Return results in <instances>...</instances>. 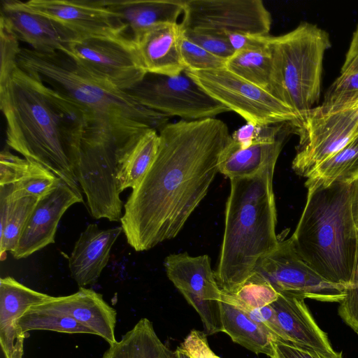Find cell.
<instances>
[{"label":"cell","instance_id":"21","mask_svg":"<svg viewBox=\"0 0 358 358\" xmlns=\"http://www.w3.org/2000/svg\"><path fill=\"white\" fill-rule=\"evenodd\" d=\"M122 231V227L100 229L96 224H90L80 234L69 258L71 277L80 287L97 281Z\"/></svg>","mask_w":358,"mask_h":358},{"label":"cell","instance_id":"14","mask_svg":"<svg viewBox=\"0 0 358 358\" xmlns=\"http://www.w3.org/2000/svg\"><path fill=\"white\" fill-rule=\"evenodd\" d=\"M24 4L80 37L129 36L119 15L108 9L103 0H30L24 1Z\"/></svg>","mask_w":358,"mask_h":358},{"label":"cell","instance_id":"31","mask_svg":"<svg viewBox=\"0 0 358 358\" xmlns=\"http://www.w3.org/2000/svg\"><path fill=\"white\" fill-rule=\"evenodd\" d=\"M279 292L261 275L254 272L238 289L232 292L222 291V301L241 310L261 308L272 303Z\"/></svg>","mask_w":358,"mask_h":358},{"label":"cell","instance_id":"46","mask_svg":"<svg viewBox=\"0 0 358 358\" xmlns=\"http://www.w3.org/2000/svg\"><path fill=\"white\" fill-rule=\"evenodd\" d=\"M171 354H172V352H171ZM171 355H170V357L169 358H171Z\"/></svg>","mask_w":358,"mask_h":358},{"label":"cell","instance_id":"41","mask_svg":"<svg viewBox=\"0 0 358 358\" xmlns=\"http://www.w3.org/2000/svg\"><path fill=\"white\" fill-rule=\"evenodd\" d=\"M243 311L254 321L265 328L275 340L287 342V339L278 324L275 310L271 304Z\"/></svg>","mask_w":358,"mask_h":358},{"label":"cell","instance_id":"39","mask_svg":"<svg viewBox=\"0 0 358 358\" xmlns=\"http://www.w3.org/2000/svg\"><path fill=\"white\" fill-rule=\"evenodd\" d=\"M182 31L189 41L215 56L227 60L235 53L227 37L193 31Z\"/></svg>","mask_w":358,"mask_h":358},{"label":"cell","instance_id":"29","mask_svg":"<svg viewBox=\"0 0 358 358\" xmlns=\"http://www.w3.org/2000/svg\"><path fill=\"white\" fill-rule=\"evenodd\" d=\"M358 178V135L341 150L321 164L307 178L308 190L327 187L335 181L351 183Z\"/></svg>","mask_w":358,"mask_h":358},{"label":"cell","instance_id":"8","mask_svg":"<svg viewBox=\"0 0 358 358\" xmlns=\"http://www.w3.org/2000/svg\"><path fill=\"white\" fill-rule=\"evenodd\" d=\"M292 125L299 136L292 167L308 178L358 135V106L331 113L315 107Z\"/></svg>","mask_w":358,"mask_h":358},{"label":"cell","instance_id":"35","mask_svg":"<svg viewBox=\"0 0 358 358\" xmlns=\"http://www.w3.org/2000/svg\"><path fill=\"white\" fill-rule=\"evenodd\" d=\"M180 51L185 69L213 70L226 67L227 60L215 56L187 38L182 34Z\"/></svg>","mask_w":358,"mask_h":358},{"label":"cell","instance_id":"17","mask_svg":"<svg viewBox=\"0 0 358 358\" xmlns=\"http://www.w3.org/2000/svg\"><path fill=\"white\" fill-rule=\"evenodd\" d=\"M34 306L73 318L90 329L94 335L103 338L109 345L117 342L115 337L117 313L103 300L102 295L92 289L80 287L78 292L68 296H50Z\"/></svg>","mask_w":358,"mask_h":358},{"label":"cell","instance_id":"25","mask_svg":"<svg viewBox=\"0 0 358 358\" xmlns=\"http://www.w3.org/2000/svg\"><path fill=\"white\" fill-rule=\"evenodd\" d=\"M222 332L231 340L256 354L271 357L275 338L238 307L220 301Z\"/></svg>","mask_w":358,"mask_h":358},{"label":"cell","instance_id":"19","mask_svg":"<svg viewBox=\"0 0 358 358\" xmlns=\"http://www.w3.org/2000/svg\"><path fill=\"white\" fill-rule=\"evenodd\" d=\"M181 36L180 24L163 22L133 40L147 73L173 76L185 70L180 51Z\"/></svg>","mask_w":358,"mask_h":358},{"label":"cell","instance_id":"28","mask_svg":"<svg viewBox=\"0 0 358 358\" xmlns=\"http://www.w3.org/2000/svg\"><path fill=\"white\" fill-rule=\"evenodd\" d=\"M171 352L157 336L152 322L142 318L120 341L110 345L102 358H169Z\"/></svg>","mask_w":358,"mask_h":358},{"label":"cell","instance_id":"13","mask_svg":"<svg viewBox=\"0 0 358 358\" xmlns=\"http://www.w3.org/2000/svg\"><path fill=\"white\" fill-rule=\"evenodd\" d=\"M164 266L169 279L201 317L208 334L222 331V290L207 255L167 256Z\"/></svg>","mask_w":358,"mask_h":358},{"label":"cell","instance_id":"34","mask_svg":"<svg viewBox=\"0 0 358 358\" xmlns=\"http://www.w3.org/2000/svg\"><path fill=\"white\" fill-rule=\"evenodd\" d=\"M289 125L290 122L275 124L247 122L234 131L230 138L241 148L257 143H271L275 142Z\"/></svg>","mask_w":358,"mask_h":358},{"label":"cell","instance_id":"5","mask_svg":"<svg viewBox=\"0 0 358 358\" xmlns=\"http://www.w3.org/2000/svg\"><path fill=\"white\" fill-rule=\"evenodd\" d=\"M351 183L335 181L308 190L290 237L299 256L327 280L346 287L356 266L358 231L350 203Z\"/></svg>","mask_w":358,"mask_h":358},{"label":"cell","instance_id":"12","mask_svg":"<svg viewBox=\"0 0 358 358\" xmlns=\"http://www.w3.org/2000/svg\"><path fill=\"white\" fill-rule=\"evenodd\" d=\"M254 272L279 293L322 302L340 303L345 296V287L318 274L299 256L291 238L279 240L277 247L258 261Z\"/></svg>","mask_w":358,"mask_h":358},{"label":"cell","instance_id":"30","mask_svg":"<svg viewBox=\"0 0 358 358\" xmlns=\"http://www.w3.org/2000/svg\"><path fill=\"white\" fill-rule=\"evenodd\" d=\"M271 66L268 39L266 46L235 52L226 62V68L229 71L268 92Z\"/></svg>","mask_w":358,"mask_h":358},{"label":"cell","instance_id":"1","mask_svg":"<svg viewBox=\"0 0 358 358\" xmlns=\"http://www.w3.org/2000/svg\"><path fill=\"white\" fill-rule=\"evenodd\" d=\"M230 135L226 123L215 117L181 120L161 129L155 160L120 219L134 250H148L178 234L219 172Z\"/></svg>","mask_w":358,"mask_h":358},{"label":"cell","instance_id":"44","mask_svg":"<svg viewBox=\"0 0 358 358\" xmlns=\"http://www.w3.org/2000/svg\"><path fill=\"white\" fill-rule=\"evenodd\" d=\"M350 203L354 224L358 231V178L351 182Z\"/></svg>","mask_w":358,"mask_h":358},{"label":"cell","instance_id":"2","mask_svg":"<svg viewBox=\"0 0 358 358\" xmlns=\"http://www.w3.org/2000/svg\"><path fill=\"white\" fill-rule=\"evenodd\" d=\"M0 108L8 146L78 188L80 151L87 129L83 110L19 66L0 84Z\"/></svg>","mask_w":358,"mask_h":358},{"label":"cell","instance_id":"23","mask_svg":"<svg viewBox=\"0 0 358 358\" xmlns=\"http://www.w3.org/2000/svg\"><path fill=\"white\" fill-rule=\"evenodd\" d=\"M117 14L133 40L151 27L163 22L177 23L183 13L184 0H103Z\"/></svg>","mask_w":358,"mask_h":358},{"label":"cell","instance_id":"18","mask_svg":"<svg viewBox=\"0 0 358 358\" xmlns=\"http://www.w3.org/2000/svg\"><path fill=\"white\" fill-rule=\"evenodd\" d=\"M50 296L31 289L12 277L0 280V343L6 358H22L24 340L19 320L31 306Z\"/></svg>","mask_w":358,"mask_h":358},{"label":"cell","instance_id":"26","mask_svg":"<svg viewBox=\"0 0 358 358\" xmlns=\"http://www.w3.org/2000/svg\"><path fill=\"white\" fill-rule=\"evenodd\" d=\"M358 106V24L352 36L340 75L328 88L320 112H337Z\"/></svg>","mask_w":358,"mask_h":358},{"label":"cell","instance_id":"24","mask_svg":"<svg viewBox=\"0 0 358 358\" xmlns=\"http://www.w3.org/2000/svg\"><path fill=\"white\" fill-rule=\"evenodd\" d=\"M39 199L13 193L12 185H0V259L15 250Z\"/></svg>","mask_w":358,"mask_h":358},{"label":"cell","instance_id":"27","mask_svg":"<svg viewBox=\"0 0 358 358\" xmlns=\"http://www.w3.org/2000/svg\"><path fill=\"white\" fill-rule=\"evenodd\" d=\"M159 145V132L147 129L129 145L122 162L119 174L120 192L138 187L153 164Z\"/></svg>","mask_w":358,"mask_h":358},{"label":"cell","instance_id":"37","mask_svg":"<svg viewBox=\"0 0 358 358\" xmlns=\"http://www.w3.org/2000/svg\"><path fill=\"white\" fill-rule=\"evenodd\" d=\"M338 314L347 325L358 334V253L354 273L345 289V296L339 303Z\"/></svg>","mask_w":358,"mask_h":358},{"label":"cell","instance_id":"36","mask_svg":"<svg viewBox=\"0 0 358 358\" xmlns=\"http://www.w3.org/2000/svg\"><path fill=\"white\" fill-rule=\"evenodd\" d=\"M19 41L6 23L0 19V84L4 83L18 66L17 59L22 48Z\"/></svg>","mask_w":358,"mask_h":358},{"label":"cell","instance_id":"11","mask_svg":"<svg viewBox=\"0 0 358 358\" xmlns=\"http://www.w3.org/2000/svg\"><path fill=\"white\" fill-rule=\"evenodd\" d=\"M65 53L93 76L124 91L147 74L127 36L80 37Z\"/></svg>","mask_w":358,"mask_h":358},{"label":"cell","instance_id":"15","mask_svg":"<svg viewBox=\"0 0 358 358\" xmlns=\"http://www.w3.org/2000/svg\"><path fill=\"white\" fill-rule=\"evenodd\" d=\"M79 188L60 180L57 185L39 199L29 217L14 251L15 259L25 258L55 243L57 226L70 206L83 202Z\"/></svg>","mask_w":358,"mask_h":358},{"label":"cell","instance_id":"20","mask_svg":"<svg viewBox=\"0 0 358 358\" xmlns=\"http://www.w3.org/2000/svg\"><path fill=\"white\" fill-rule=\"evenodd\" d=\"M271 305L287 342L325 355H337L327 334L314 320L304 299L279 293L278 299Z\"/></svg>","mask_w":358,"mask_h":358},{"label":"cell","instance_id":"38","mask_svg":"<svg viewBox=\"0 0 358 358\" xmlns=\"http://www.w3.org/2000/svg\"><path fill=\"white\" fill-rule=\"evenodd\" d=\"M31 162L3 149L0 154V185H13L27 174Z\"/></svg>","mask_w":358,"mask_h":358},{"label":"cell","instance_id":"10","mask_svg":"<svg viewBox=\"0 0 358 358\" xmlns=\"http://www.w3.org/2000/svg\"><path fill=\"white\" fill-rule=\"evenodd\" d=\"M270 12L261 0H186L182 30L224 36H268Z\"/></svg>","mask_w":358,"mask_h":358},{"label":"cell","instance_id":"45","mask_svg":"<svg viewBox=\"0 0 358 358\" xmlns=\"http://www.w3.org/2000/svg\"><path fill=\"white\" fill-rule=\"evenodd\" d=\"M171 358H192L187 352L179 346L174 352H172Z\"/></svg>","mask_w":358,"mask_h":358},{"label":"cell","instance_id":"3","mask_svg":"<svg viewBox=\"0 0 358 358\" xmlns=\"http://www.w3.org/2000/svg\"><path fill=\"white\" fill-rule=\"evenodd\" d=\"M18 66L77 105L85 134L124 147L147 129L159 132L169 117L150 109L127 92L93 76L67 53H41L22 48Z\"/></svg>","mask_w":358,"mask_h":358},{"label":"cell","instance_id":"22","mask_svg":"<svg viewBox=\"0 0 358 358\" xmlns=\"http://www.w3.org/2000/svg\"><path fill=\"white\" fill-rule=\"evenodd\" d=\"M291 133H294V127L290 123L275 142L253 144L247 148L240 147L229 138L220 156L219 172L229 179L243 178L252 177L268 166L275 164Z\"/></svg>","mask_w":358,"mask_h":358},{"label":"cell","instance_id":"16","mask_svg":"<svg viewBox=\"0 0 358 358\" xmlns=\"http://www.w3.org/2000/svg\"><path fill=\"white\" fill-rule=\"evenodd\" d=\"M19 41L41 53L66 52L80 36L54 20L28 8L24 1L3 0L1 17Z\"/></svg>","mask_w":358,"mask_h":358},{"label":"cell","instance_id":"32","mask_svg":"<svg viewBox=\"0 0 358 358\" xmlns=\"http://www.w3.org/2000/svg\"><path fill=\"white\" fill-rule=\"evenodd\" d=\"M23 334L32 330H48L69 334L94 333L73 318L55 311L46 310L31 306L24 312L19 320Z\"/></svg>","mask_w":358,"mask_h":358},{"label":"cell","instance_id":"4","mask_svg":"<svg viewBox=\"0 0 358 358\" xmlns=\"http://www.w3.org/2000/svg\"><path fill=\"white\" fill-rule=\"evenodd\" d=\"M275 164L248 178L230 179L224 230L215 277L232 292L254 273L258 261L274 250L277 211L273 189Z\"/></svg>","mask_w":358,"mask_h":358},{"label":"cell","instance_id":"42","mask_svg":"<svg viewBox=\"0 0 358 358\" xmlns=\"http://www.w3.org/2000/svg\"><path fill=\"white\" fill-rule=\"evenodd\" d=\"M180 347L192 358H220L210 349L206 335L198 330H192Z\"/></svg>","mask_w":358,"mask_h":358},{"label":"cell","instance_id":"7","mask_svg":"<svg viewBox=\"0 0 358 358\" xmlns=\"http://www.w3.org/2000/svg\"><path fill=\"white\" fill-rule=\"evenodd\" d=\"M184 71L210 96L238 113L247 122L275 124L292 123L297 119L289 107L268 91L236 76L226 67Z\"/></svg>","mask_w":358,"mask_h":358},{"label":"cell","instance_id":"6","mask_svg":"<svg viewBox=\"0 0 358 358\" xmlns=\"http://www.w3.org/2000/svg\"><path fill=\"white\" fill-rule=\"evenodd\" d=\"M268 46L272 59L269 92L296 115L294 124L319 101L330 36L317 25L303 22L285 34L269 36Z\"/></svg>","mask_w":358,"mask_h":358},{"label":"cell","instance_id":"40","mask_svg":"<svg viewBox=\"0 0 358 358\" xmlns=\"http://www.w3.org/2000/svg\"><path fill=\"white\" fill-rule=\"evenodd\" d=\"M271 358H343L342 352L328 356L289 342L274 341Z\"/></svg>","mask_w":358,"mask_h":358},{"label":"cell","instance_id":"9","mask_svg":"<svg viewBox=\"0 0 358 358\" xmlns=\"http://www.w3.org/2000/svg\"><path fill=\"white\" fill-rule=\"evenodd\" d=\"M126 92L150 109L184 120L212 118L230 111L205 92L185 71L173 76L147 73Z\"/></svg>","mask_w":358,"mask_h":358},{"label":"cell","instance_id":"43","mask_svg":"<svg viewBox=\"0 0 358 358\" xmlns=\"http://www.w3.org/2000/svg\"><path fill=\"white\" fill-rule=\"evenodd\" d=\"M268 36L244 34H229L226 36L235 52L265 47L268 45Z\"/></svg>","mask_w":358,"mask_h":358},{"label":"cell","instance_id":"33","mask_svg":"<svg viewBox=\"0 0 358 358\" xmlns=\"http://www.w3.org/2000/svg\"><path fill=\"white\" fill-rule=\"evenodd\" d=\"M60 180L48 169L31 162L27 174L12 185L13 193L17 196L40 199L53 189Z\"/></svg>","mask_w":358,"mask_h":358}]
</instances>
